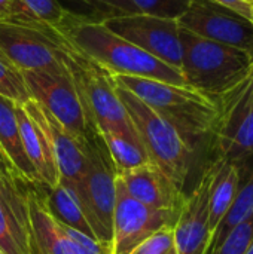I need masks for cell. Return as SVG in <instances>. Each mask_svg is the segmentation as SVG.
Here are the masks:
<instances>
[{
    "label": "cell",
    "instance_id": "6da1fadb",
    "mask_svg": "<svg viewBox=\"0 0 253 254\" xmlns=\"http://www.w3.org/2000/svg\"><path fill=\"white\" fill-rule=\"evenodd\" d=\"M58 33L112 76H136L188 86L180 70L110 31L103 24V18L94 19L72 13Z\"/></svg>",
    "mask_w": 253,
    "mask_h": 254
},
{
    "label": "cell",
    "instance_id": "7a4b0ae2",
    "mask_svg": "<svg viewBox=\"0 0 253 254\" xmlns=\"http://www.w3.org/2000/svg\"><path fill=\"white\" fill-rule=\"evenodd\" d=\"M113 80L169 121L195 152L201 144L209 146L218 116V106L213 98L191 86L146 77L113 76Z\"/></svg>",
    "mask_w": 253,
    "mask_h": 254
},
{
    "label": "cell",
    "instance_id": "3957f363",
    "mask_svg": "<svg viewBox=\"0 0 253 254\" xmlns=\"http://www.w3.org/2000/svg\"><path fill=\"white\" fill-rule=\"evenodd\" d=\"M61 58L78 91L88 125L98 132H115L130 140L140 141L118 97L113 76L79 52L64 37Z\"/></svg>",
    "mask_w": 253,
    "mask_h": 254
},
{
    "label": "cell",
    "instance_id": "277c9868",
    "mask_svg": "<svg viewBox=\"0 0 253 254\" xmlns=\"http://www.w3.org/2000/svg\"><path fill=\"white\" fill-rule=\"evenodd\" d=\"M182 67L188 86L210 98H218L243 80L253 67L248 52L200 37L180 28Z\"/></svg>",
    "mask_w": 253,
    "mask_h": 254
},
{
    "label": "cell",
    "instance_id": "5b68a950",
    "mask_svg": "<svg viewBox=\"0 0 253 254\" xmlns=\"http://www.w3.org/2000/svg\"><path fill=\"white\" fill-rule=\"evenodd\" d=\"M116 92L151 162L161 168L185 192L195 150L169 121L133 92L118 85Z\"/></svg>",
    "mask_w": 253,
    "mask_h": 254
},
{
    "label": "cell",
    "instance_id": "8992f818",
    "mask_svg": "<svg viewBox=\"0 0 253 254\" xmlns=\"http://www.w3.org/2000/svg\"><path fill=\"white\" fill-rule=\"evenodd\" d=\"M84 150L85 168L76 185L81 208L97 241L112 244L118 171L97 129L88 134Z\"/></svg>",
    "mask_w": 253,
    "mask_h": 254
},
{
    "label": "cell",
    "instance_id": "52a82bcc",
    "mask_svg": "<svg viewBox=\"0 0 253 254\" xmlns=\"http://www.w3.org/2000/svg\"><path fill=\"white\" fill-rule=\"evenodd\" d=\"M215 101L218 116L209 149L213 159L240 167L253 158V67L243 80Z\"/></svg>",
    "mask_w": 253,
    "mask_h": 254
},
{
    "label": "cell",
    "instance_id": "ba28073f",
    "mask_svg": "<svg viewBox=\"0 0 253 254\" xmlns=\"http://www.w3.org/2000/svg\"><path fill=\"white\" fill-rule=\"evenodd\" d=\"M63 37L60 33L31 24L0 22V58L24 71H66L61 58Z\"/></svg>",
    "mask_w": 253,
    "mask_h": 254
},
{
    "label": "cell",
    "instance_id": "9c48e42d",
    "mask_svg": "<svg viewBox=\"0 0 253 254\" xmlns=\"http://www.w3.org/2000/svg\"><path fill=\"white\" fill-rule=\"evenodd\" d=\"M22 77L31 100L48 110L70 135L84 143L94 128L88 125L81 98L67 70L60 74L24 71Z\"/></svg>",
    "mask_w": 253,
    "mask_h": 254
},
{
    "label": "cell",
    "instance_id": "30bf717a",
    "mask_svg": "<svg viewBox=\"0 0 253 254\" xmlns=\"http://www.w3.org/2000/svg\"><path fill=\"white\" fill-rule=\"evenodd\" d=\"M103 24L115 34L134 43L152 57L180 70L182 42L177 21L145 13H130L106 16L103 18Z\"/></svg>",
    "mask_w": 253,
    "mask_h": 254
},
{
    "label": "cell",
    "instance_id": "8fae6325",
    "mask_svg": "<svg viewBox=\"0 0 253 254\" xmlns=\"http://www.w3.org/2000/svg\"><path fill=\"white\" fill-rule=\"evenodd\" d=\"M180 28L242 49L253 57V21L212 0H192L177 19Z\"/></svg>",
    "mask_w": 253,
    "mask_h": 254
},
{
    "label": "cell",
    "instance_id": "7c38bea8",
    "mask_svg": "<svg viewBox=\"0 0 253 254\" xmlns=\"http://www.w3.org/2000/svg\"><path fill=\"white\" fill-rule=\"evenodd\" d=\"M180 213L155 210L131 198L116 176L112 254H130L146 238L166 226H174Z\"/></svg>",
    "mask_w": 253,
    "mask_h": 254
},
{
    "label": "cell",
    "instance_id": "4fadbf2b",
    "mask_svg": "<svg viewBox=\"0 0 253 254\" xmlns=\"http://www.w3.org/2000/svg\"><path fill=\"white\" fill-rule=\"evenodd\" d=\"M28 186L30 182L15 171L0 174V250L4 254H30Z\"/></svg>",
    "mask_w": 253,
    "mask_h": 254
},
{
    "label": "cell",
    "instance_id": "5bb4252c",
    "mask_svg": "<svg viewBox=\"0 0 253 254\" xmlns=\"http://www.w3.org/2000/svg\"><path fill=\"white\" fill-rule=\"evenodd\" d=\"M210 162L203 170L194 189L186 193L185 204L174 225V240L179 254H204L210 240Z\"/></svg>",
    "mask_w": 253,
    "mask_h": 254
},
{
    "label": "cell",
    "instance_id": "9a60e30c",
    "mask_svg": "<svg viewBox=\"0 0 253 254\" xmlns=\"http://www.w3.org/2000/svg\"><path fill=\"white\" fill-rule=\"evenodd\" d=\"M22 106L28 116L45 131L51 143L60 174V183L72 189H76V185L82 177L85 168V141L82 143L76 140L73 135H70L63 128V125L37 101L30 100Z\"/></svg>",
    "mask_w": 253,
    "mask_h": 254
},
{
    "label": "cell",
    "instance_id": "2e32d148",
    "mask_svg": "<svg viewBox=\"0 0 253 254\" xmlns=\"http://www.w3.org/2000/svg\"><path fill=\"white\" fill-rule=\"evenodd\" d=\"M118 180L131 198L155 210L180 213L186 199V192L152 162L119 173Z\"/></svg>",
    "mask_w": 253,
    "mask_h": 254
},
{
    "label": "cell",
    "instance_id": "e0dca14e",
    "mask_svg": "<svg viewBox=\"0 0 253 254\" xmlns=\"http://www.w3.org/2000/svg\"><path fill=\"white\" fill-rule=\"evenodd\" d=\"M31 243L30 254H85L84 250L63 231L43 205L37 186H28Z\"/></svg>",
    "mask_w": 253,
    "mask_h": 254
},
{
    "label": "cell",
    "instance_id": "ac0fdd59",
    "mask_svg": "<svg viewBox=\"0 0 253 254\" xmlns=\"http://www.w3.org/2000/svg\"><path fill=\"white\" fill-rule=\"evenodd\" d=\"M16 119L24 152L31 162L39 183L45 188H54L60 183V174L52 153L51 143L45 131L28 116L22 104L15 103Z\"/></svg>",
    "mask_w": 253,
    "mask_h": 254
},
{
    "label": "cell",
    "instance_id": "d6986e66",
    "mask_svg": "<svg viewBox=\"0 0 253 254\" xmlns=\"http://www.w3.org/2000/svg\"><path fill=\"white\" fill-rule=\"evenodd\" d=\"M0 147L12 171L33 185H40L37 174L22 147L15 103L3 95H0Z\"/></svg>",
    "mask_w": 253,
    "mask_h": 254
},
{
    "label": "cell",
    "instance_id": "ffe728a7",
    "mask_svg": "<svg viewBox=\"0 0 253 254\" xmlns=\"http://www.w3.org/2000/svg\"><path fill=\"white\" fill-rule=\"evenodd\" d=\"M36 186L42 196L45 208L54 217V220H57L60 225L66 228L76 229L88 235L89 238L97 240L82 213L76 189L64 186L63 183H58L54 188H45L42 185Z\"/></svg>",
    "mask_w": 253,
    "mask_h": 254
},
{
    "label": "cell",
    "instance_id": "44dd1931",
    "mask_svg": "<svg viewBox=\"0 0 253 254\" xmlns=\"http://www.w3.org/2000/svg\"><path fill=\"white\" fill-rule=\"evenodd\" d=\"M210 168H212V183H210L209 210H210V232L213 234V231L218 228L221 220L228 213L237 195V190L240 188V171L237 165L222 159H212Z\"/></svg>",
    "mask_w": 253,
    "mask_h": 254
},
{
    "label": "cell",
    "instance_id": "7402d4cb",
    "mask_svg": "<svg viewBox=\"0 0 253 254\" xmlns=\"http://www.w3.org/2000/svg\"><path fill=\"white\" fill-rule=\"evenodd\" d=\"M116 167L118 174L151 164L148 152L140 141L130 140L121 134L115 132H100Z\"/></svg>",
    "mask_w": 253,
    "mask_h": 254
},
{
    "label": "cell",
    "instance_id": "603a6c76",
    "mask_svg": "<svg viewBox=\"0 0 253 254\" xmlns=\"http://www.w3.org/2000/svg\"><path fill=\"white\" fill-rule=\"evenodd\" d=\"M34 19L46 28L60 31L72 12L64 9L57 0H21Z\"/></svg>",
    "mask_w": 253,
    "mask_h": 254
},
{
    "label": "cell",
    "instance_id": "cb8c5ba5",
    "mask_svg": "<svg viewBox=\"0 0 253 254\" xmlns=\"http://www.w3.org/2000/svg\"><path fill=\"white\" fill-rule=\"evenodd\" d=\"M0 95L12 100L16 104H25L31 100L22 73L3 58H0Z\"/></svg>",
    "mask_w": 253,
    "mask_h": 254
},
{
    "label": "cell",
    "instance_id": "d4e9b609",
    "mask_svg": "<svg viewBox=\"0 0 253 254\" xmlns=\"http://www.w3.org/2000/svg\"><path fill=\"white\" fill-rule=\"evenodd\" d=\"M139 13L177 21L192 0H131Z\"/></svg>",
    "mask_w": 253,
    "mask_h": 254
},
{
    "label": "cell",
    "instance_id": "484cf974",
    "mask_svg": "<svg viewBox=\"0 0 253 254\" xmlns=\"http://www.w3.org/2000/svg\"><path fill=\"white\" fill-rule=\"evenodd\" d=\"M253 243V213L240 222L213 254H245Z\"/></svg>",
    "mask_w": 253,
    "mask_h": 254
},
{
    "label": "cell",
    "instance_id": "4316f807",
    "mask_svg": "<svg viewBox=\"0 0 253 254\" xmlns=\"http://www.w3.org/2000/svg\"><path fill=\"white\" fill-rule=\"evenodd\" d=\"M130 254H179L174 240V226H166L157 231Z\"/></svg>",
    "mask_w": 253,
    "mask_h": 254
},
{
    "label": "cell",
    "instance_id": "83f0119b",
    "mask_svg": "<svg viewBox=\"0 0 253 254\" xmlns=\"http://www.w3.org/2000/svg\"><path fill=\"white\" fill-rule=\"evenodd\" d=\"M0 22L42 25L34 19L21 0H0Z\"/></svg>",
    "mask_w": 253,
    "mask_h": 254
},
{
    "label": "cell",
    "instance_id": "f1b7e54d",
    "mask_svg": "<svg viewBox=\"0 0 253 254\" xmlns=\"http://www.w3.org/2000/svg\"><path fill=\"white\" fill-rule=\"evenodd\" d=\"M84 1L98 9H106L107 12H110V16L139 13L131 0H84Z\"/></svg>",
    "mask_w": 253,
    "mask_h": 254
},
{
    "label": "cell",
    "instance_id": "f546056e",
    "mask_svg": "<svg viewBox=\"0 0 253 254\" xmlns=\"http://www.w3.org/2000/svg\"><path fill=\"white\" fill-rule=\"evenodd\" d=\"M253 21V0H212Z\"/></svg>",
    "mask_w": 253,
    "mask_h": 254
},
{
    "label": "cell",
    "instance_id": "4dcf8cb0",
    "mask_svg": "<svg viewBox=\"0 0 253 254\" xmlns=\"http://www.w3.org/2000/svg\"><path fill=\"white\" fill-rule=\"evenodd\" d=\"M0 165H3L4 168H7V170H10V171H12V168H10V165H9L7 159H6V156H4V153H3V150H1V147H0Z\"/></svg>",
    "mask_w": 253,
    "mask_h": 254
},
{
    "label": "cell",
    "instance_id": "1f68e13d",
    "mask_svg": "<svg viewBox=\"0 0 253 254\" xmlns=\"http://www.w3.org/2000/svg\"><path fill=\"white\" fill-rule=\"evenodd\" d=\"M245 254H253V243H252V244H251V247L248 249V252H246V253H245Z\"/></svg>",
    "mask_w": 253,
    "mask_h": 254
},
{
    "label": "cell",
    "instance_id": "d6a6232c",
    "mask_svg": "<svg viewBox=\"0 0 253 254\" xmlns=\"http://www.w3.org/2000/svg\"><path fill=\"white\" fill-rule=\"evenodd\" d=\"M4 170H7V168H4V167H3V165H0V174H1V173H3V171H4ZM9 171H10V170H9Z\"/></svg>",
    "mask_w": 253,
    "mask_h": 254
},
{
    "label": "cell",
    "instance_id": "836d02e7",
    "mask_svg": "<svg viewBox=\"0 0 253 254\" xmlns=\"http://www.w3.org/2000/svg\"><path fill=\"white\" fill-rule=\"evenodd\" d=\"M0 254H4V253H3V252H1V250H0Z\"/></svg>",
    "mask_w": 253,
    "mask_h": 254
}]
</instances>
